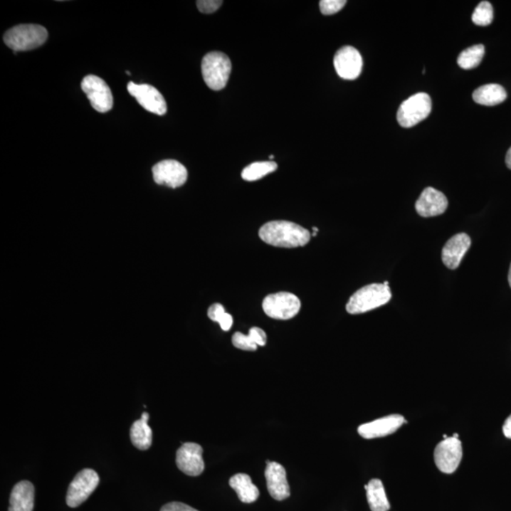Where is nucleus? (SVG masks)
<instances>
[{
	"instance_id": "7",
	"label": "nucleus",
	"mask_w": 511,
	"mask_h": 511,
	"mask_svg": "<svg viewBox=\"0 0 511 511\" xmlns=\"http://www.w3.org/2000/svg\"><path fill=\"white\" fill-rule=\"evenodd\" d=\"M100 478L94 470H81L68 487L67 504L70 507H77L88 500L89 496L97 489Z\"/></svg>"
},
{
	"instance_id": "29",
	"label": "nucleus",
	"mask_w": 511,
	"mask_h": 511,
	"mask_svg": "<svg viewBox=\"0 0 511 511\" xmlns=\"http://www.w3.org/2000/svg\"><path fill=\"white\" fill-rule=\"evenodd\" d=\"M198 10L203 14H212L216 11L223 4L221 0H198Z\"/></svg>"
},
{
	"instance_id": "34",
	"label": "nucleus",
	"mask_w": 511,
	"mask_h": 511,
	"mask_svg": "<svg viewBox=\"0 0 511 511\" xmlns=\"http://www.w3.org/2000/svg\"><path fill=\"white\" fill-rule=\"evenodd\" d=\"M312 231H314V232H317H317H318V228H315V226H314V228H312Z\"/></svg>"
},
{
	"instance_id": "20",
	"label": "nucleus",
	"mask_w": 511,
	"mask_h": 511,
	"mask_svg": "<svg viewBox=\"0 0 511 511\" xmlns=\"http://www.w3.org/2000/svg\"><path fill=\"white\" fill-rule=\"evenodd\" d=\"M229 485L236 492L238 497L243 503H253L260 496V492H258V488L252 483L251 476L245 475V473H238V475L232 476L229 480Z\"/></svg>"
},
{
	"instance_id": "30",
	"label": "nucleus",
	"mask_w": 511,
	"mask_h": 511,
	"mask_svg": "<svg viewBox=\"0 0 511 511\" xmlns=\"http://www.w3.org/2000/svg\"><path fill=\"white\" fill-rule=\"evenodd\" d=\"M160 511H198L188 505L179 503V502H172L162 507Z\"/></svg>"
},
{
	"instance_id": "11",
	"label": "nucleus",
	"mask_w": 511,
	"mask_h": 511,
	"mask_svg": "<svg viewBox=\"0 0 511 511\" xmlns=\"http://www.w3.org/2000/svg\"><path fill=\"white\" fill-rule=\"evenodd\" d=\"M154 182L159 185L179 188L188 180V171L185 166L174 159L163 160L153 167Z\"/></svg>"
},
{
	"instance_id": "14",
	"label": "nucleus",
	"mask_w": 511,
	"mask_h": 511,
	"mask_svg": "<svg viewBox=\"0 0 511 511\" xmlns=\"http://www.w3.org/2000/svg\"><path fill=\"white\" fill-rule=\"evenodd\" d=\"M406 423L407 421L404 420L403 416L390 415L359 426L358 433L362 438L366 439L383 438V436L392 435L404 423Z\"/></svg>"
},
{
	"instance_id": "13",
	"label": "nucleus",
	"mask_w": 511,
	"mask_h": 511,
	"mask_svg": "<svg viewBox=\"0 0 511 511\" xmlns=\"http://www.w3.org/2000/svg\"><path fill=\"white\" fill-rule=\"evenodd\" d=\"M178 469L186 475L198 476L205 470L203 460V448L199 444L186 442L177 450Z\"/></svg>"
},
{
	"instance_id": "19",
	"label": "nucleus",
	"mask_w": 511,
	"mask_h": 511,
	"mask_svg": "<svg viewBox=\"0 0 511 511\" xmlns=\"http://www.w3.org/2000/svg\"><path fill=\"white\" fill-rule=\"evenodd\" d=\"M149 418L150 416L147 412L143 413L140 420L135 421L130 431L132 443L142 451L148 450L153 442V432L148 424Z\"/></svg>"
},
{
	"instance_id": "3",
	"label": "nucleus",
	"mask_w": 511,
	"mask_h": 511,
	"mask_svg": "<svg viewBox=\"0 0 511 511\" xmlns=\"http://www.w3.org/2000/svg\"><path fill=\"white\" fill-rule=\"evenodd\" d=\"M48 31L43 26L36 24L17 25L6 31L3 40L14 53L41 47L47 41Z\"/></svg>"
},
{
	"instance_id": "15",
	"label": "nucleus",
	"mask_w": 511,
	"mask_h": 511,
	"mask_svg": "<svg viewBox=\"0 0 511 511\" xmlns=\"http://www.w3.org/2000/svg\"><path fill=\"white\" fill-rule=\"evenodd\" d=\"M267 489L275 500L283 501L290 496V487L287 481L286 470L277 462L267 461L265 469Z\"/></svg>"
},
{
	"instance_id": "31",
	"label": "nucleus",
	"mask_w": 511,
	"mask_h": 511,
	"mask_svg": "<svg viewBox=\"0 0 511 511\" xmlns=\"http://www.w3.org/2000/svg\"><path fill=\"white\" fill-rule=\"evenodd\" d=\"M503 433L506 438L511 439V415L507 418V421H505Z\"/></svg>"
},
{
	"instance_id": "32",
	"label": "nucleus",
	"mask_w": 511,
	"mask_h": 511,
	"mask_svg": "<svg viewBox=\"0 0 511 511\" xmlns=\"http://www.w3.org/2000/svg\"><path fill=\"white\" fill-rule=\"evenodd\" d=\"M506 164L507 166V168L510 169V170H511V147L510 148V150L507 151V153Z\"/></svg>"
},
{
	"instance_id": "37",
	"label": "nucleus",
	"mask_w": 511,
	"mask_h": 511,
	"mask_svg": "<svg viewBox=\"0 0 511 511\" xmlns=\"http://www.w3.org/2000/svg\"><path fill=\"white\" fill-rule=\"evenodd\" d=\"M126 74H127V75H131L130 71H126Z\"/></svg>"
},
{
	"instance_id": "5",
	"label": "nucleus",
	"mask_w": 511,
	"mask_h": 511,
	"mask_svg": "<svg viewBox=\"0 0 511 511\" xmlns=\"http://www.w3.org/2000/svg\"><path fill=\"white\" fill-rule=\"evenodd\" d=\"M432 111V100L426 93L413 95L401 103L399 108L397 120L399 125L404 128L413 127L423 122Z\"/></svg>"
},
{
	"instance_id": "1",
	"label": "nucleus",
	"mask_w": 511,
	"mask_h": 511,
	"mask_svg": "<svg viewBox=\"0 0 511 511\" xmlns=\"http://www.w3.org/2000/svg\"><path fill=\"white\" fill-rule=\"evenodd\" d=\"M258 236L270 246L295 248L306 246L312 235L297 223L288 221H273L261 226Z\"/></svg>"
},
{
	"instance_id": "28",
	"label": "nucleus",
	"mask_w": 511,
	"mask_h": 511,
	"mask_svg": "<svg viewBox=\"0 0 511 511\" xmlns=\"http://www.w3.org/2000/svg\"><path fill=\"white\" fill-rule=\"evenodd\" d=\"M346 4V0H322L320 2L321 13L325 16L338 13Z\"/></svg>"
},
{
	"instance_id": "35",
	"label": "nucleus",
	"mask_w": 511,
	"mask_h": 511,
	"mask_svg": "<svg viewBox=\"0 0 511 511\" xmlns=\"http://www.w3.org/2000/svg\"><path fill=\"white\" fill-rule=\"evenodd\" d=\"M384 285H389V281H384Z\"/></svg>"
},
{
	"instance_id": "10",
	"label": "nucleus",
	"mask_w": 511,
	"mask_h": 511,
	"mask_svg": "<svg viewBox=\"0 0 511 511\" xmlns=\"http://www.w3.org/2000/svg\"><path fill=\"white\" fill-rule=\"evenodd\" d=\"M127 90L132 97L136 98L137 102L145 110L159 116L167 113V103L164 97L154 86L145 84L137 85L130 82L127 85Z\"/></svg>"
},
{
	"instance_id": "33",
	"label": "nucleus",
	"mask_w": 511,
	"mask_h": 511,
	"mask_svg": "<svg viewBox=\"0 0 511 511\" xmlns=\"http://www.w3.org/2000/svg\"><path fill=\"white\" fill-rule=\"evenodd\" d=\"M509 283H510V285L511 287V264H510V273H509Z\"/></svg>"
},
{
	"instance_id": "2",
	"label": "nucleus",
	"mask_w": 511,
	"mask_h": 511,
	"mask_svg": "<svg viewBox=\"0 0 511 511\" xmlns=\"http://www.w3.org/2000/svg\"><path fill=\"white\" fill-rule=\"evenodd\" d=\"M391 297L389 285H384V283L369 284L350 297L346 306L347 312L350 315L364 314L386 305Z\"/></svg>"
},
{
	"instance_id": "36",
	"label": "nucleus",
	"mask_w": 511,
	"mask_h": 511,
	"mask_svg": "<svg viewBox=\"0 0 511 511\" xmlns=\"http://www.w3.org/2000/svg\"><path fill=\"white\" fill-rule=\"evenodd\" d=\"M453 436H455V438H458V433H455Z\"/></svg>"
},
{
	"instance_id": "23",
	"label": "nucleus",
	"mask_w": 511,
	"mask_h": 511,
	"mask_svg": "<svg viewBox=\"0 0 511 511\" xmlns=\"http://www.w3.org/2000/svg\"><path fill=\"white\" fill-rule=\"evenodd\" d=\"M267 337L263 330L257 328L251 329L248 335L242 334V332H236L232 337V343L237 349L243 350H248V352H254L257 350L258 346H265Z\"/></svg>"
},
{
	"instance_id": "21",
	"label": "nucleus",
	"mask_w": 511,
	"mask_h": 511,
	"mask_svg": "<svg viewBox=\"0 0 511 511\" xmlns=\"http://www.w3.org/2000/svg\"><path fill=\"white\" fill-rule=\"evenodd\" d=\"M507 97V92L503 86L490 84L476 89L473 92V100L478 105L495 106L500 105Z\"/></svg>"
},
{
	"instance_id": "22",
	"label": "nucleus",
	"mask_w": 511,
	"mask_h": 511,
	"mask_svg": "<svg viewBox=\"0 0 511 511\" xmlns=\"http://www.w3.org/2000/svg\"><path fill=\"white\" fill-rule=\"evenodd\" d=\"M367 490V502L372 511H389L390 504L387 500L383 482L380 479H372L364 486Z\"/></svg>"
},
{
	"instance_id": "17",
	"label": "nucleus",
	"mask_w": 511,
	"mask_h": 511,
	"mask_svg": "<svg viewBox=\"0 0 511 511\" xmlns=\"http://www.w3.org/2000/svg\"><path fill=\"white\" fill-rule=\"evenodd\" d=\"M470 238L466 233H459L451 238L442 249V261L448 268L455 270L460 264L470 246Z\"/></svg>"
},
{
	"instance_id": "18",
	"label": "nucleus",
	"mask_w": 511,
	"mask_h": 511,
	"mask_svg": "<svg viewBox=\"0 0 511 511\" xmlns=\"http://www.w3.org/2000/svg\"><path fill=\"white\" fill-rule=\"evenodd\" d=\"M33 485L30 481L19 482L11 490L9 511H33Z\"/></svg>"
},
{
	"instance_id": "9",
	"label": "nucleus",
	"mask_w": 511,
	"mask_h": 511,
	"mask_svg": "<svg viewBox=\"0 0 511 511\" xmlns=\"http://www.w3.org/2000/svg\"><path fill=\"white\" fill-rule=\"evenodd\" d=\"M433 458L441 472L448 475L455 473L462 459L461 441L455 436L445 438L436 447Z\"/></svg>"
},
{
	"instance_id": "6",
	"label": "nucleus",
	"mask_w": 511,
	"mask_h": 511,
	"mask_svg": "<svg viewBox=\"0 0 511 511\" xmlns=\"http://www.w3.org/2000/svg\"><path fill=\"white\" fill-rule=\"evenodd\" d=\"M300 298L288 292L267 295L263 302V309L267 317L278 320H292L300 312Z\"/></svg>"
},
{
	"instance_id": "8",
	"label": "nucleus",
	"mask_w": 511,
	"mask_h": 511,
	"mask_svg": "<svg viewBox=\"0 0 511 511\" xmlns=\"http://www.w3.org/2000/svg\"><path fill=\"white\" fill-rule=\"evenodd\" d=\"M81 86L95 110L106 113L113 107V95L110 88L102 78L96 75H88L83 80Z\"/></svg>"
},
{
	"instance_id": "27",
	"label": "nucleus",
	"mask_w": 511,
	"mask_h": 511,
	"mask_svg": "<svg viewBox=\"0 0 511 511\" xmlns=\"http://www.w3.org/2000/svg\"><path fill=\"white\" fill-rule=\"evenodd\" d=\"M475 25L486 27L492 24L493 20V8L489 1H482L475 8L472 16Z\"/></svg>"
},
{
	"instance_id": "4",
	"label": "nucleus",
	"mask_w": 511,
	"mask_h": 511,
	"mask_svg": "<svg viewBox=\"0 0 511 511\" xmlns=\"http://www.w3.org/2000/svg\"><path fill=\"white\" fill-rule=\"evenodd\" d=\"M232 65L226 54L212 51L202 60V75L206 85L212 90H222L228 84Z\"/></svg>"
},
{
	"instance_id": "16",
	"label": "nucleus",
	"mask_w": 511,
	"mask_h": 511,
	"mask_svg": "<svg viewBox=\"0 0 511 511\" xmlns=\"http://www.w3.org/2000/svg\"><path fill=\"white\" fill-rule=\"evenodd\" d=\"M415 206L421 217H435L446 211L448 200L441 191L429 186L421 192Z\"/></svg>"
},
{
	"instance_id": "12",
	"label": "nucleus",
	"mask_w": 511,
	"mask_h": 511,
	"mask_svg": "<svg viewBox=\"0 0 511 511\" xmlns=\"http://www.w3.org/2000/svg\"><path fill=\"white\" fill-rule=\"evenodd\" d=\"M334 65L342 79L355 80L362 73L363 58L355 48L346 46L335 53Z\"/></svg>"
},
{
	"instance_id": "24",
	"label": "nucleus",
	"mask_w": 511,
	"mask_h": 511,
	"mask_svg": "<svg viewBox=\"0 0 511 511\" xmlns=\"http://www.w3.org/2000/svg\"><path fill=\"white\" fill-rule=\"evenodd\" d=\"M485 56V47L483 45H475L473 47L466 48L459 54L458 64L463 70H473L480 65Z\"/></svg>"
},
{
	"instance_id": "25",
	"label": "nucleus",
	"mask_w": 511,
	"mask_h": 511,
	"mask_svg": "<svg viewBox=\"0 0 511 511\" xmlns=\"http://www.w3.org/2000/svg\"><path fill=\"white\" fill-rule=\"evenodd\" d=\"M277 169L278 164L274 162H254L243 169L242 177L243 180L252 182V181L266 177L267 174L274 172Z\"/></svg>"
},
{
	"instance_id": "26",
	"label": "nucleus",
	"mask_w": 511,
	"mask_h": 511,
	"mask_svg": "<svg viewBox=\"0 0 511 511\" xmlns=\"http://www.w3.org/2000/svg\"><path fill=\"white\" fill-rule=\"evenodd\" d=\"M209 320L220 324L223 331L228 332L233 325V317L226 312L222 304L215 303L209 308Z\"/></svg>"
}]
</instances>
